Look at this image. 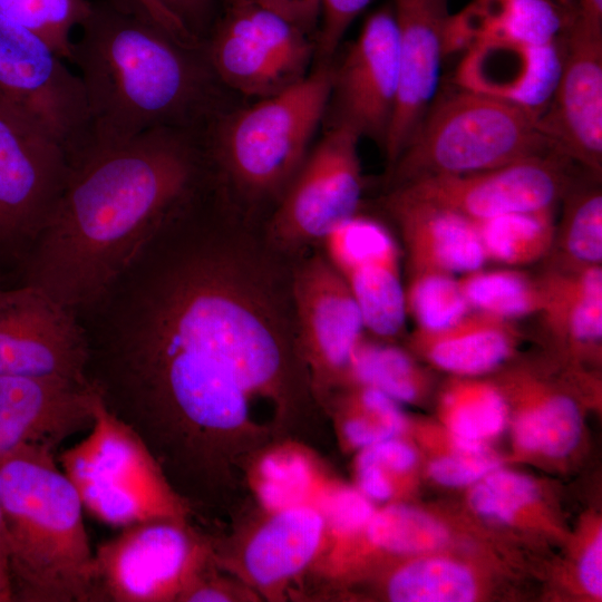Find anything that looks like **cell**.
<instances>
[{
	"label": "cell",
	"mask_w": 602,
	"mask_h": 602,
	"mask_svg": "<svg viewBox=\"0 0 602 602\" xmlns=\"http://www.w3.org/2000/svg\"><path fill=\"white\" fill-rule=\"evenodd\" d=\"M255 274L191 212L78 313L87 380L152 450L219 456L256 401L289 404V329Z\"/></svg>",
	"instance_id": "obj_1"
},
{
	"label": "cell",
	"mask_w": 602,
	"mask_h": 602,
	"mask_svg": "<svg viewBox=\"0 0 602 602\" xmlns=\"http://www.w3.org/2000/svg\"><path fill=\"white\" fill-rule=\"evenodd\" d=\"M203 129L156 128L68 159L61 194L18 275L76 315L200 194Z\"/></svg>",
	"instance_id": "obj_2"
},
{
	"label": "cell",
	"mask_w": 602,
	"mask_h": 602,
	"mask_svg": "<svg viewBox=\"0 0 602 602\" xmlns=\"http://www.w3.org/2000/svg\"><path fill=\"white\" fill-rule=\"evenodd\" d=\"M78 30L69 62L86 96L89 145L164 127L204 129L223 110L203 46L108 1L93 2Z\"/></svg>",
	"instance_id": "obj_3"
},
{
	"label": "cell",
	"mask_w": 602,
	"mask_h": 602,
	"mask_svg": "<svg viewBox=\"0 0 602 602\" xmlns=\"http://www.w3.org/2000/svg\"><path fill=\"white\" fill-rule=\"evenodd\" d=\"M54 455L35 447L0 460L13 601L91 602L94 551L85 509Z\"/></svg>",
	"instance_id": "obj_4"
},
{
	"label": "cell",
	"mask_w": 602,
	"mask_h": 602,
	"mask_svg": "<svg viewBox=\"0 0 602 602\" xmlns=\"http://www.w3.org/2000/svg\"><path fill=\"white\" fill-rule=\"evenodd\" d=\"M331 82L332 65L319 64L275 95L239 111H220L204 129L207 159L246 196L283 194L328 110Z\"/></svg>",
	"instance_id": "obj_5"
},
{
	"label": "cell",
	"mask_w": 602,
	"mask_h": 602,
	"mask_svg": "<svg viewBox=\"0 0 602 602\" xmlns=\"http://www.w3.org/2000/svg\"><path fill=\"white\" fill-rule=\"evenodd\" d=\"M536 119L520 105L460 87L430 105L389 168L390 186L559 155Z\"/></svg>",
	"instance_id": "obj_6"
},
{
	"label": "cell",
	"mask_w": 602,
	"mask_h": 602,
	"mask_svg": "<svg viewBox=\"0 0 602 602\" xmlns=\"http://www.w3.org/2000/svg\"><path fill=\"white\" fill-rule=\"evenodd\" d=\"M57 462L84 509L106 525L124 528L155 520H190L191 503L146 443L106 408L100 396L86 437Z\"/></svg>",
	"instance_id": "obj_7"
},
{
	"label": "cell",
	"mask_w": 602,
	"mask_h": 602,
	"mask_svg": "<svg viewBox=\"0 0 602 602\" xmlns=\"http://www.w3.org/2000/svg\"><path fill=\"white\" fill-rule=\"evenodd\" d=\"M66 61L43 38L0 17V111L69 159L90 134L81 80Z\"/></svg>",
	"instance_id": "obj_8"
},
{
	"label": "cell",
	"mask_w": 602,
	"mask_h": 602,
	"mask_svg": "<svg viewBox=\"0 0 602 602\" xmlns=\"http://www.w3.org/2000/svg\"><path fill=\"white\" fill-rule=\"evenodd\" d=\"M214 563V544L188 521L133 524L94 551L91 602H178Z\"/></svg>",
	"instance_id": "obj_9"
},
{
	"label": "cell",
	"mask_w": 602,
	"mask_h": 602,
	"mask_svg": "<svg viewBox=\"0 0 602 602\" xmlns=\"http://www.w3.org/2000/svg\"><path fill=\"white\" fill-rule=\"evenodd\" d=\"M203 47L222 86L261 99L307 76L315 41L255 0H225Z\"/></svg>",
	"instance_id": "obj_10"
},
{
	"label": "cell",
	"mask_w": 602,
	"mask_h": 602,
	"mask_svg": "<svg viewBox=\"0 0 602 602\" xmlns=\"http://www.w3.org/2000/svg\"><path fill=\"white\" fill-rule=\"evenodd\" d=\"M359 135L330 124L282 194L270 224L271 237L283 247L323 239L357 214L362 195Z\"/></svg>",
	"instance_id": "obj_11"
},
{
	"label": "cell",
	"mask_w": 602,
	"mask_h": 602,
	"mask_svg": "<svg viewBox=\"0 0 602 602\" xmlns=\"http://www.w3.org/2000/svg\"><path fill=\"white\" fill-rule=\"evenodd\" d=\"M65 152L0 111V271L18 274L61 194Z\"/></svg>",
	"instance_id": "obj_12"
},
{
	"label": "cell",
	"mask_w": 602,
	"mask_h": 602,
	"mask_svg": "<svg viewBox=\"0 0 602 602\" xmlns=\"http://www.w3.org/2000/svg\"><path fill=\"white\" fill-rule=\"evenodd\" d=\"M88 343L76 313L43 290L0 285V377L88 382Z\"/></svg>",
	"instance_id": "obj_13"
},
{
	"label": "cell",
	"mask_w": 602,
	"mask_h": 602,
	"mask_svg": "<svg viewBox=\"0 0 602 602\" xmlns=\"http://www.w3.org/2000/svg\"><path fill=\"white\" fill-rule=\"evenodd\" d=\"M292 294L298 346L313 390L327 396L343 388L352 353L366 333L360 309L324 255L297 271Z\"/></svg>",
	"instance_id": "obj_14"
},
{
	"label": "cell",
	"mask_w": 602,
	"mask_h": 602,
	"mask_svg": "<svg viewBox=\"0 0 602 602\" xmlns=\"http://www.w3.org/2000/svg\"><path fill=\"white\" fill-rule=\"evenodd\" d=\"M398 28L394 8L365 21L338 67L332 66L331 124L351 128L383 149L399 89Z\"/></svg>",
	"instance_id": "obj_15"
},
{
	"label": "cell",
	"mask_w": 602,
	"mask_h": 602,
	"mask_svg": "<svg viewBox=\"0 0 602 602\" xmlns=\"http://www.w3.org/2000/svg\"><path fill=\"white\" fill-rule=\"evenodd\" d=\"M560 155L532 157L501 167L416 181L398 188L474 222L553 208L571 179Z\"/></svg>",
	"instance_id": "obj_16"
},
{
	"label": "cell",
	"mask_w": 602,
	"mask_h": 602,
	"mask_svg": "<svg viewBox=\"0 0 602 602\" xmlns=\"http://www.w3.org/2000/svg\"><path fill=\"white\" fill-rule=\"evenodd\" d=\"M536 124L554 151L595 177L602 171V31L576 13L564 37L559 79Z\"/></svg>",
	"instance_id": "obj_17"
},
{
	"label": "cell",
	"mask_w": 602,
	"mask_h": 602,
	"mask_svg": "<svg viewBox=\"0 0 602 602\" xmlns=\"http://www.w3.org/2000/svg\"><path fill=\"white\" fill-rule=\"evenodd\" d=\"M324 256L343 279L370 336L395 341L406 326L399 245L381 222L356 214L324 239Z\"/></svg>",
	"instance_id": "obj_18"
},
{
	"label": "cell",
	"mask_w": 602,
	"mask_h": 602,
	"mask_svg": "<svg viewBox=\"0 0 602 602\" xmlns=\"http://www.w3.org/2000/svg\"><path fill=\"white\" fill-rule=\"evenodd\" d=\"M494 381L508 404L515 459L559 463L575 453L583 435L577 390L585 387L576 369L569 366L567 378L557 379L523 363L504 368Z\"/></svg>",
	"instance_id": "obj_19"
},
{
	"label": "cell",
	"mask_w": 602,
	"mask_h": 602,
	"mask_svg": "<svg viewBox=\"0 0 602 602\" xmlns=\"http://www.w3.org/2000/svg\"><path fill=\"white\" fill-rule=\"evenodd\" d=\"M98 401L89 382L0 377V460L27 448L55 452L68 437L88 431Z\"/></svg>",
	"instance_id": "obj_20"
},
{
	"label": "cell",
	"mask_w": 602,
	"mask_h": 602,
	"mask_svg": "<svg viewBox=\"0 0 602 602\" xmlns=\"http://www.w3.org/2000/svg\"><path fill=\"white\" fill-rule=\"evenodd\" d=\"M398 28L399 89L383 146L394 165L436 94L450 17L448 0H394Z\"/></svg>",
	"instance_id": "obj_21"
},
{
	"label": "cell",
	"mask_w": 602,
	"mask_h": 602,
	"mask_svg": "<svg viewBox=\"0 0 602 602\" xmlns=\"http://www.w3.org/2000/svg\"><path fill=\"white\" fill-rule=\"evenodd\" d=\"M564 39L547 45L484 39L462 59L456 81L462 88L497 97L538 115L560 76Z\"/></svg>",
	"instance_id": "obj_22"
},
{
	"label": "cell",
	"mask_w": 602,
	"mask_h": 602,
	"mask_svg": "<svg viewBox=\"0 0 602 602\" xmlns=\"http://www.w3.org/2000/svg\"><path fill=\"white\" fill-rule=\"evenodd\" d=\"M265 515L242 545L239 575L254 592L275 600L295 577L318 564L326 543L324 521L314 506Z\"/></svg>",
	"instance_id": "obj_23"
},
{
	"label": "cell",
	"mask_w": 602,
	"mask_h": 602,
	"mask_svg": "<svg viewBox=\"0 0 602 602\" xmlns=\"http://www.w3.org/2000/svg\"><path fill=\"white\" fill-rule=\"evenodd\" d=\"M383 203L399 227L408 273L440 271L462 275L486 263L474 221L398 188H391Z\"/></svg>",
	"instance_id": "obj_24"
},
{
	"label": "cell",
	"mask_w": 602,
	"mask_h": 602,
	"mask_svg": "<svg viewBox=\"0 0 602 602\" xmlns=\"http://www.w3.org/2000/svg\"><path fill=\"white\" fill-rule=\"evenodd\" d=\"M538 314L556 355L565 362L600 363L602 355V265L581 270L547 268L537 276Z\"/></svg>",
	"instance_id": "obj_25"
},
{
	"label": "cell",
	"mask_w": 602,
	"mask_h": 602,
	"mask_svg": "<svg viewBox=\"0 0 602 602\" xmlns=\"http://www.w3.org/2000/svg\"><path fill=\"white\" fill-rule=\"evenodd\" d=\"M455 528L446 518L405 501L377 507L366 530L329 580L346 582L372 566L417 555L454 551Z\"/></svg>",
	"instance_id": "obj_26"
},
{
	"label": "cell",
	"mask_w": 602,
	"mask_h": 602,
	"mask_svg": "<svg viewBox=\"0 0 602 602\" xmlns=\"http://www.w3.org/2000/svg\"><path fill=\"white\" fill-rule=\"evenodd\" d=\"M520 340L514 321L470 311L443 329L415 328L408 347L436 369L457 377H479L508 362Z\"/></svg>",
	"instance_id": "obj_27"
},
{
	"label": "cell",
	"mask_w": 602,
	"mask_h": 602,
	"mask_svg": "<svg viewBox=\"0 0 602 602\" xmlns=\"http://www.w3.org/2000/svg\"><path fill=\"white\" fill-rule=\"evenodd\" d=\"M576 13L577 8L564 7L556 0H473L450 14L445 52L466 50L484 39L531 45L559 42Z\"/></svg>",
	"instance_id": "obj_28"
},
{
	"label": "cell",
	"mask_w": 602,
	"mask_h": 602,
	"mask_svg": "<svg viewBox=\"0 0 602 602\" xmlns=\"http://www.w3.org/2000/svg\"><path fill=\"white\" fill-rule=\"evenodd\" d=\"M380 569V590L392 602H473L484 591L479 569L454 551L401 559Z\"/></svg>",
	"instance_id": "obj_29"
},
{
	"label": "cell",
	"mask_w": 602,
	"mask_h": 602,
	"mask_svg": "<svg viewBox=\"0 0 602 602\" xmlns=\"http://www.w3.org/2000/svg\"><path fill=\"white\" fill-rule=\"evenodd\" d=\"M331 479L319 458L297 443L266 449L249 472L251 489L265 513L315 507Z\"/></svg>",
	"instance_id": "obj_30"
},
{
	"label": "cell",
	"mask_w": 602,
	"mask_h": 602,
	"mask_svg": "<svg viewBox=\"0 0 602 602\" xmlns=\"http://www.w3.org/2000/svg\"><path fill=\"white\" fill-rule=\"evenodd\" d=\"M467 488L466 504L475 516L499 526L562 535L542 487L531 476L503 465Z\"/></svg>",
	"instance_id": "obj_31"
},
{
	"label": "cell",
	"mask_w": 602,
	"mask_h": 602,
	"mask_svg": "<svg viewBox=\"0 0 602 602\" xmlns=\"http://www.w3.org/2000/svg\"><path fill=\"white\" fill-rule=\"evenodd\" d=\"M441 427L469 443L487 445L508 426V404L495 381L453 376L437 401Z\"/></svg>",
	"instance_id": "obj_32"
},
{
	"label": "cell",
	"mask_w": 602,
	"mask_h": 602,
	"mask_svg": "<svg viewBox=\"0 0 602 602\" xmlns=\"http://www.w3.org/2000/svg\"><path fill=\"white\" fill-rule=\"evenodd\" d=\"M351 386L377 389L399 404H420L431 391L433 378L410 350L365 333L350 359L343 388Z\"/></svg>",
	"instance_id": "obj_33"
},
{
	"label": "cell",
	"mask_w": 602,
	"mask_h": 602,
	"mask_svg": "<svg viewBox=\"0 0 602 602\" xmlns=\"http://www.w3.org/2000/svg\"><path fill=\"white\" fill-rule=\"evenodd\" d=\"M563 212L555 225L546 259L548 268L581 270L602 264V193L598 185L573 186L562 197Z\"/></svg>",
	"instance_id": "obj_34"
},
{
	"label": "cell",
	"mask_w": 602,
	"mask_h": 602,
	"mask_svg": "<svg viewBox=\"0 0 602 602\" xmlns=\"http://www.w3.org/2000/svg\"><path fill=\"white\" fill-rule=\"evenodd\" d=\"M410 437L431 454L425 473L444 487H469L504 465L491 446L456 438L440 425L412 420Z\"/></svg>",
	"instance_id": "obj_35"
},
{
	"label": "cell",
	"mask_w": 602,
	"mask_h": 602,
	"mask_svg": "<svg viewBox=\"0 0 602 602\" xmlns=\"http://www.w3.org/2000/svg\"><path fill=\"white\" fill-rule=\"evenodd\" d=\"M475 224L486 259L508 266L545 259L553 244V208L504 214Z\"/></svg>",
	"instance_id": "obj_36"
},
{
	"label": "cell",
	"mask_w": 602,
	"mask_h": 602,
	"mask_svg": "<svg viewBox=\"0 0 602 602\" xmlns=\"http://www.w3.org/2000/svg\"><path fill=\"white\" fill-rule=\"evenodd\" d=\"M315 507L324 521V550L315 567L327 577L361 538L377 506L353 484L334 477Z\"/></svg>",
	"instance_id": "obj_37"
},
{
	"label": "cell",
	"mask_w": 602,
	"mask_h": 602,
	"mask_svg": "<svg viewBox=\"0 0 602 602\" xmlns=\"http://www.w3.org/2000/svg\"><path fill=\"white\" fill-rule=\"evenodd\" d=\"M458 282L473 311L506 320L540 313L543 304L538 279L517 270L478 269L462 274Z\"/></svg>",
	"instance_id": "obj_38"
},
{
	"label": "cell",
	"mask_w": 602,
	"mask_h": 602,
	"mask_svg": "<svg viewBox=\"0 0 602 602\" xmlns=\"http://www.w3.org/2000/svg\"><path fill=\"white\" fill-rule=\"evenodd\" d=\"M91 6L90 0H0V17L37 33L69 61L74 31Z\"/></svg>",
	"instance_id": "obj_39"
},
{
	"label": "cell",
	"mask_w": 602,
	"mask_h": 602,
	"mask_svg": "<svg viewBox=\"0 0 602 602\" xmlns=\"http://www.w3.org/2000/svg\"><path fill=\"white\" fill-rule=\"evenodd\" d=\"M405 301L407 315L424 330L446 328L473 311L458 278L440 271L408 273Z\"/></svg>",
	"instance_id": "obj_40"
},
{
	"label": "cell",
	"mask_w": 602,
	"mask_h": 602,
	"mask_svg": "<svg viewBox=\"0 0 602 602\" xmlns=\"http://www.w3.org/2000/svg\"><path fill=\"white\" fill-rule=\"evenodd\" d=\"M356 460L375 468L395 487L400 501L414 491L420 466V449L409 436L391 437L356 452Z\"/></svg>",
	"instance_id": "obj_41"
},
{
	"label": "cell",
	"mask_w": 602,
	"mask_h": 602,
	"mask_svg": "<svg viewBox=\"0 0 602 602\" xmlns=\"http://www.w3.org/2000/svg\"><path fill=\"white\" fill-rule=\"evenodd\" d=\"M337 398L334 418L337 435L347 452H358L381 440L396 437L375 416L360 407L343 389Z\"/></svg>",
	"instance_id": "obj_42"
},
{
	"label": "cell",
	"mask_w": 602,
	"mask_h": 602,
	"mask_svg": "<svg viewBox=\"0 0 602 602\" xmlns=\"http://www.w3.org/2000/svg\"><path fill=\"white\" fill-rule=\"evenodd\" d=\"M182 41L201 46L214 20V0H151Z\"/></svg>",
	"instance_id": "obj_43"
},
{
	"label": "cell",
	"mask_w": 602,
	"mask_h": 602,
	"mask_svg": "<svg viewBox=\"0 0 602 602\" xmlns=\"http://www.w3.org/2000/svg\"><path fill=\"white\" fill-rule=\"evenodd\" d=\"M372 0H321V17L314 56L319 64H331L346 31Z\"/></svg>",
	"instance_id": "obj_44"
},
{
	"label": "cell",
	"mask_w": 602,
	"mask_h": 602,
	"mask_svg": "<svg viewBox=\"0 0 602 602\" xmlns=\"http://www.w3.org/2000/svg\"><path fill=\"white\" fill-rule=\"evenodd\" d=\"M575 556V576L581 591L589 598L602 596V532L600 518H594L583 533Z\"/></svg>",
	"instance_id": "obj_45"
},
{
	"label": "cell",
	"mask_w": 602,
	"mask_h": 602,
	"mask_svg": "<svg viewBox=\"0 0 602 602\" xmlns=\"http://www.w3.org/2000/svg\"><path fill=\"white\" fill-rule=\"evenodd\" d=\"M215 563L207 567L181 595L178 602H230L256 600V593L247 585L219 576Z\"/></svg>",
	"instance_id": "obj_46"
},
{
	"label": "cell",
	"mask_w": 602,
	"mask_h": 602,
	"mask_svg": "<svg viewBox=\"0 0 602 602\" xmlns=\"http://www.w3.org/2000/svg\"><path fill=\"white\" fill-rule=\"evenodd\" d=\"M295 25L315 41L321 0H255Z\"/></svg>",
	"instance_id": "obj_47"
},
{
	"label": "cell",
	"mask_w": 602,
	"mask_h": 602,
	"mask_svg": "<svg viewBox=\"0 0 602 602\" xmlns=\"http://www.w3.org/2000/svg\"><path fill=\"white\" fill-rule=\"evenodd\" d=\"M11 601H13V593L9 569L7 534L0 506V602Z\"/></svg>",
	"instance_id": "obj_48"
},
{
	"label": "cell",
	"mask_w": 602,
	"mask_h": 602,
	"mask_svg": "<svg viewBox=\"0 0 602 602\" xmlns=\"http://www.w3.org/2000/svg\"><path fill=\"white\" fill-rule=\"evenodd\" d=\"M108 2L130 13L145 18L162 28H168L166 19L151 0H110Z\"/></svg>",
	"instance_id": "obj_49"
},
{
	"label": "cell",
	"mask_w": 602,
	"mask_h": 602,
	"mask_svg": "<svg viewBox=\"0 0 602 602\" xmlns=\"http://www.w3.org/2000/svg\"><path fill=\"white\" fill-rule=\"evenodd\" d=\"M579 17L590 28L602 31V0H576Z\"/></svg>",
	"instance_id": "obj_50"
},
{
	"label": "cell",
	"mask_w": 602,
	"mask_h": 602,
	"mask_svg": "<svg viewBox=\"0 0 602 602\" xmlns=\"http://www.w3.org/2000/svg\"><path fill=\"white\" fill-rule=\"evenodd\" d=\"M560 4L567 8H577L576 0H556Z\"/></svg>",
	"instance_id": "obj_51"
},
{
	"label": "cell",
	"mask_w": 602,
	"mask_h": 602,
	"mask_svg": "<svg viewBox=\"0 0 602 602\" xmlns=\"http://www.w3.org/2000/svg\"><path fill=\"white\" fill-rule=\"evenodd\" d=\"M2 275H3V273L0 271V285H3L2 284Z\"/></svg>",
	"instance_id": "obj_52"
}]
</instances>
